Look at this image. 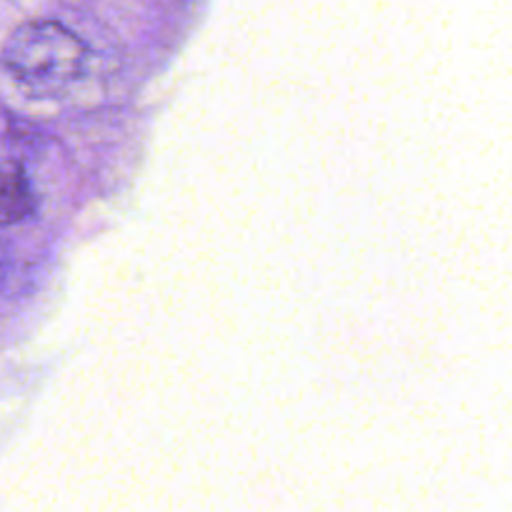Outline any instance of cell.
I'll list each match as a JSON object with an SVG mask.
<instances>
[{
    "label": "cell",
    "instance_id": "cell-1",
    "mask_svg": "<svg viewBox=\"0 0 512 512\" xmlns=\"http://www.w3.org/2000/svg\"><path fill=\"white\" fill-rule=\"evenodd\" d=\"M88 45L58 20H30L8 38L3 63L8 73L35 93L63 90L83 73Z\"/></svg>",
    "mask_w": 512,
    "mask_h": 512
},
{
    "label": "cell",
    "instance_id": "cell-2",
    "mask_svg": "<svg viewBox=\"0 0 512 512\" xmlns=\"http://www.w3.org/2000/svg\"><path fill=\"white\" fill-rule=\"evenodd\" d=\"M35 193L28 175L15 163H0V225H13L30 218Z\"/></svg>",
    "mask_w": 512,
    "mask_h": 512
}]
</instances>
